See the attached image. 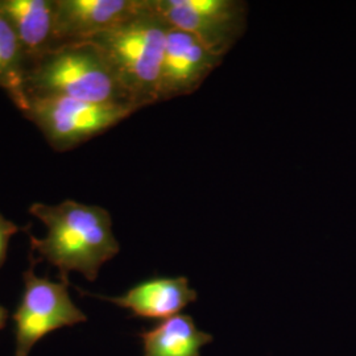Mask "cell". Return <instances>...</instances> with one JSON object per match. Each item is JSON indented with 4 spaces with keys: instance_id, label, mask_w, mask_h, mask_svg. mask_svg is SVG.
<instances>
[{
    "instance_id": "obj_11",
    "label": "cell",
    "mask_w": 356,
    "mask_h": 356,
    "mask_svg": "<svg viewBox=\"0 0 356 356\" xmlns=\"http://www.w3.org/2000/svg\"><path fill=\"white\" fill-rule=\"evenodd\" d=\"M139 337L144 356H201L204 346L214 341V337L200 330L188 314H177L151 329H143Z\"/></svg>"
},
{
    "instance_id": "obj_4",
    "label": "cell",
    "mask_w": 356,
    "mask_h": 356,
    "mask_svg": "<svg viewBox=\"0 0 356 356\" xmlns=\"http://www.w3.org/2000/svg\"><path fill=\"white\" fill-rule=\"evenodd\" d=\"M138 110L120 103H91L67 98H29L24 113L51 148L66 152L115 127Z\"/></svg>"
},
{
    "instance_id": "obj_7",
    "label": "cell",
    "mask_w": 356,
    "mask_h": 356,
    "mask_svg": "<svg viewBox=\"0 0 356 356\" xmlns=\"http://www.w3.org/2000/svg\"><path fill=\"white\" fill-rule=\"evenodd\" d=\"M57 45L85 42L123 26L145 7L147 0H54Z\"/></svg>"
},
{
    "instance_id": "obj_5",
    "label": "cell",
    "mask_w": 356,
    "mask_h": 356,
    "mask_svg": "<svg viewBox=\"0 0 356 356\" xmlns=\"http://www.w3.org/2000/svg\"><path fill=\"white\" fill-rule=\"evenodd\" d=\"M149 7L170 29L189 33L223 58L247 26L242 0H149Z\"/></svg>"
},
{
    "instance_id": "obj_12",
    "label": "cell",
    "mask_w": 356,
    "mask_h": 356,
    "mask_svg": "<svg viewBox=\"0 0 356 356\" xmlns=\"http://www.w3.org/2000/svg\"><path fill=\"white\" fill-rule=\"evenodd\" d=\"M26 56L13 26L0 13V89L24 114L28 108L26 92Z\"/></svg>"
},
{
    "instance_id": "obj_1",
    "label": "cell",
    "mask_w": 356,
    "mask_h": 356,
    "mask_svg": "<svg viewBox=\"0 0 356 356\" xmlns=\"http://www.w3.org/2000/svg\"><path fill=\"white\" fill-rule=\"evenodd\" d=\"M29 213L48 229L42 239L31 235V254L38 252L40 260L57 268L64 284L69 285L72 272L97 280L103 264L120 251L111 216L101 206L69 200L58 204H33Z\"/></svg>"
},
{
    "instance_id": "obj_3",
    "label": "cell",
    "mask_w": 356,
    "mask_h": 356,
    "mask_svg": "<svg viewBox=\"0 0 356 356\" xmlns=\"http://www.w3.org/2000/svg\"><path fill=\"white\" fill-rule=\"evenodd\" d=\"M169 29L147 0V7L140 15L91 40L113 65L138 110L160 102L161 65Z\"/></svg>"
},
{
    "instance_id": "obj_6",
    "label": "cell",
    "mask_w": 356,
    "mask_h": 356,
    "mask_svg": "<svg viewBox=\"0 0 356 356\" xmlns=\"http://www.w3.org/2000/svg\"><path fill=\"white\" fill-rule=\"evenodd\" d=\"M23 297L13 316L15 356L29 355L33 346L51 331L88 321L70 298L67 284L38 277L33 267L23 273Z\"/></svg>"
},
{
    "instance_id": "obj_8",
    "label": "cell",
    "mask_w": 356,
    "mask_h": 356,
    "mask_svg": "<svg viewBox=\"0 0 356 356\" xmlns=\"http://www.w3.org/2000/svg\"><path fill=\"white\" fill-rule=\"evenodd\" d=\"M223 57L209 51L186 32L169 29L160 76V102L195 92L222 64Z\"/></svg>"
},
{
    "instance_id": "obj_13",
    "label": "cell",
    "mask_w": 356,
    "mask_h": 356,
    "mask_svg": "<svg viewBox=\"0 0 356 356\" xmlns=\"http://www.w3.org/2000/svg\"><path fill=\"white\" fill-rule=\"evenodd\" d=\"M19 229L20 227L17 225L8 220L0 213V268L3 267V264L6 261L10 241L16 232H19Z\"/></svg>"
},
{
    "instance_id": "obj_9",
    "label": "cell",
    "mask_w": 356,
    "mask_h": 356,
    "mask_svg": "<svg viewBox=\"0 0 356 356\" xmlns=\"http://www.w3.org/2000/svg\"><path fill=\"white\" fill-rule=\"evenodd\" d=\"M85 294L128 309L131 317L163 321L177 316L181 310L198 300V293L191 288L189 279L185 276L152 277L134 285L118 297Z\"/></svg>"
},
{
    "instance_id": "obj_10",
    "label": "cell",
    "mask_w": 356,
    "mask_h": 356,
    "mask_svg": "<svg viewBox=\"0 0 356 356\" xmlns=\"http://www.w3.org/2000/svg\"><path fill=\"white\" fill-rule=\"evenodd\" d=\"M0 13L19 38L26 64L57 47L54 0H0Z\"/></svg>"
},
{
    "instance_id": "obj_14",
    "label": "cell",
    "mask_w": 356,
    "mask_h": 356,
    "mask_svg": "<svg viewBox=\"0 0 356 356\" xmlns=\"http://www.w3.org/2000/svg\"><path fill=\"white\" fill-rule=\"evenodd\" d=\"M8 319V310L4 306L0 305V330L6 327Z\"/></svg>"
},
{
    "instance_id": "obj_2",
    "label": "cell",
    "mask_w": 356,
    "mask_h": 356,
    "mask_svg": "<svg viewBox=\"0 0 356 356\" xmlns=\"http://www.w3.org/2000/svg\"><path fill=\"white\" fill-rule=\"evenodd\" d=\"M24 83L28 99L67 98L120 103L138 110L106 54L91 41L57 45L29 61Z\"/></svg>"
}]
</instances>
